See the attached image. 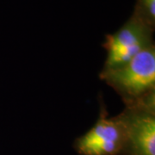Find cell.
<instances>
[{
  "mask_svg": "<svg viewBox=\"0 0 155 155\" xmlns=\"http://www.w3.org/2000/svg\"><path fill=\"white\" fill-rule=\"evenodd\" d=\"M99 78L115 90L125 105L155 93V46L142 50L122 67L102 70Z\"/></svg>",
  "mask_w": 155,
  "mask_h": 155,
  "instance_id": "1",
  "label": "cell"
},
{
  "mask_svg": "<svg viewBox=\"0 0 155 155\" xmlns=\"http://www.w3.org/2000/svg\"><path fill=\"white\" fill-rule=\"evenodd\" d=\"M119 116L126 134L122 155H155V93L125 105Z\"/></svg>",
  "mask_w": 155,
  "mask_h": 155,
  "instance_id": "2",
  "label": "cell"
},
{
  "mask_svg": "<svg viewBox=\"0 0 155 155\" xmlns=\"http://www.w3.org/2000/svg\"><path fill=\"white\" fill-rule=\"evenodd\" d=\"M153 31L154 28L132 14L116 33L105 36L103 47L107 51V58L103 70L122 67L140 52L154 45Z\"/></svg>",
  "mask_w": 155,
  "mask_h": 155,
  "instance_id": "3",
  "label": "cell"
},
{
  "mask_svg": "<svg viewBox=\"0 0 155 155\" xmlns=\"http://www.w3.org/2000/svg\"><path fill=\"white\" fill-rule=\"evenodd\" d=\"M99 117L94 126L76 139L74 147L79 155H122L126 134L120 116H110L100 97Z\"/></svg>",
  "mask_w": 155,
  "mask_h": 155,
  "instance_id": "4",
  "label": "cell"
},
{
  "mask_svg": "<svg viewBox=\"0 0 155 155\" xmlns=\"http://www.w3.org/2000/svg\"><path fill=\"white\" fill-rule=\"evenodd\" d=\"M133 15L148 26L154 28L155 0H137Z\"/></svg>",
  "mask_w": 155,
  "mask_h": 155,
  "instance_id": "5",
  "label": "cell"
}]
</instances>
